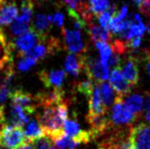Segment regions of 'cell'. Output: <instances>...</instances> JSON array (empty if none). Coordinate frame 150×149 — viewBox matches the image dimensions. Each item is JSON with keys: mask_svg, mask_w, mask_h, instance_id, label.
Segmentation results:
<instances>
[{"mask_svg": "<svg viewBox=\"0 0 150 149\" xmlns=\"http://www.w3.org/2000/svg\"><path fill=\"white\" fill-rule=\"evenodd\" d=\"M117 10H116V6L115 5H110L109 9L108 11H105V13H103L98 16V21L100 23V27H102L103 29H105L108 30V27L110 22H111V19L114 15L116 14Z\"/></svg>", "mask_w": 150, "mask_h": 149, "instance_id": "obj_23", "label": "cell"}, {"mask_svg": "<svg viewBox=\"0 0 150 149\" xmlns=\"http://www.w3.org/2000/svg\"><path fill=\"white\" fill-rule=\"evenodd\" d=\"M24 135L27 142H33V141L40 139L44 137V132H43L40 124L37 121L30 120V121L26 124L24 129Z\"/></svg>", "mask_w": 150, "mask_h": 149, "instance_id": "obj_17", "label": "cell"}, {"mask_svg": "<svg viewBox=\"0 0 150 149\" xmlns=\"http://www.w3.org/2000/svg\"><path fill=\"white\" fill-rule=\"evenodd\" d=\"M145 119H146L148 123H150V108L146 110V113H145Z\"/></svg>", "mask_w": 150, "mask_h": 149, "instance_id": "obj_36", "label": "cell"}, {"mask_svg": "<svg viewBox=\"0 0 150 149\" xmlns=\"http://www.w3.org/2000/svg\"><path fill=\"white\" fill-rule=\"evenodd\" d=\"M84 70L88 79L96 84L105 83V81L109 78V68L108 64L88 56H86Z\"/></svg>", "mask_w": 150, "mask_h": 149, "instance_id": "obj_3", "label": "cell"}, {"mask_svg": "<svg viewBox=\"0 0 150 149\" xmlns=\"http://www.w3.org/2000/svg\"><path fill=\"white\" fill-rule=\"evenodd\" d=\"M27 140L21 127L5 125L0 130V146L8 149H16Z\"/></svg>", "mask_w": 150, "mask_h": 149, "instance_id": "obj_5", "label": "cell"}, {"mask_svg": "<svg viewBox=\"0 0 150 149\" xmlns=\"http://www.w3.org/2000/svg\"><path fill=\"white\" fill-rule=\"evenodd\" d=\"M109 85H111L113 90H115V93L118 97L123 98L126 96L131 91L132 85L126 81L124 76L122 75L120 68H114L109 76Z\"/></svg>", "mask_w": 150, "mask_h": 149, "instance_id": "obj_11", "label": "cell"}, {"mask_svg": "<svg viewBox=\"0 0 150 149\" xmlns=\"http://www.w3.org/2000/svg\"><path fill=\"white\" fill-rule=\"evenodd\" d=\"M131 1H133L134 3L136 4V5L138 6V7H141V5L143 4V2H144V0H131Z\"/></svg>", "mask_w": 150, "mask_h": 149, "instance_id": "obj_35", "label": "cell"}, {"mask_svg": "<svg viewBox=\"0 0 150 149\" xmlns=\"http://www.w3.org/2000/svg\"><path fill=\"white\" fill-rule=\"evenodd\" d=\"M95 85L96 83H94L93 81L89 79L86 81H83L77 85V90H78V92L84 94V95H86V97H88L89 99L90 95H91V93L93 92L94 88H95Z\"/></svg>", "mask_w": 150, "mask_h": 149, "instance_id": "obj_26", "label": "cell"}, {"mask_svg": "<svg viewBox=\"0 0 150 149\" xmlns=\"http://www.w3.org/2000/svg\"><path fill=\"white\" fill-rule=\"evenodd\" d=\"M129 139L136 149H150V124L141 123L130 128Z\"/></svg>", "mask_w": 150, "mask_h": 149, "instance_id": "obj_6", "label": "cell"}, {"mask_svg": "<svg viewBox=\"0 0 150 149\" xmlns=\"http://www.w3.org/2000/svg\"><path fill=\"white\" fill-rule=\"evenodd\" d=\"M125 107L131 111L137 118H139L142 110H143L144 99L139 94H132L128 96L125 100H124Z\"/></svg>", "mask_w": 150, "mask_h": 149, "instance_id": "obj_18", "label": "cell"}, {"mask_svg": "<svg viewBox=\"0 0 150 149\" xmlns=\"http://www.w3.org/2000/svg\"><path fill=\"white\" fill-rule=\"evenodd\" d=\"M33 149H56L51 143V140L48 137H42L31 142Z\"/></svg>", "mask_w": 150, "mask_h": 149, "instance_id": "obj_28", "label": "cell"}, {"mask_svg": "<svg viewBox=\"0 0 150 149\" xmlns=\"http://www.w3.org/2000/svg\"><path fill=\"white\" fill-rule=\"evenodd\" d=\"M121 73L124 78L128 82V83L134 87L139 82V68L137 66V59L135 57L130 56L126 60L124 65L120 66Z\"/></svg>", "mask_w": 150, "mask_h": 149, "instance_id": "obj_13", "label": "cell"}, {"mask_svg": "<svg viewBox=\"0 0 150 149\" xmlns=\"http://www.w3.org/2000/svg\"><path fill=\"white\" fill-rule=\"evenodd\" d=\"M0 149H1V147H0Z\"/></svg>", "mask_w": 150, "mask_h": 149, "instance_id": "obj_40", "label": "cell"}, {"mask_svg": "<svg viewBox=\"0 0 150 149\" xmlns=\"http://www.w3.org/2000/svg\"><path fill=\"white\" fill-rule=\"evenodd\" d=\"M99 85H100L103 104H104L105 107L108 110L110 105L114 104V102H115L117 95H115V92H114L113 88H111V85L109 84L102 83V84H99Z\"/></svg>", "mask_w": 150, "mask_h": 149, "instance_id": "obj_19", "label": "cell"}, {"mask_svg": "<svg viewBox=\"0 0 150 149\" xmlns=\"http://www.w3.org/2000/svg\"><path fill=\"white\" fill-rule=\"evenodd\" d=\"M10 63H11V62H10ZM4 66H3V65H0V70H1V69H2V68H4Z\"/></svg>", "mask_w": 150, "mask_h": 149, "instance_id": "obj_38", "label": "cell"}, {"mask_svg": "<svg viewBox=\"0 0 150 149\" xmlns=\"http://www.w3.org/2000/svg\"><path fill=\"white\" fill-rule=\"evenodd\" d=\"M86 29H88V32L90 38L95 43L96 42L108 43L112 40V35L110 33V31L105 29H103L100 26H97L96 24H94V22L88 23L86 25Z\"/></svg>", "mask_w": 150, "mask_h": 149, "instance_id": "obj_16", "label": "cell"}, {"mask_svg": "<svg viewBox=\"0 0 150 149\" xmlns=\"http://www.w3.org/2000/svg\"><path fill=\"white\" fill-rule=\"evenodd\" d=\"M64 1L66 2L67 5L69 6V10L77 11L79 4H80V0H64Z\"/></svg>", "mask_w": 150, "mask_h": 149, "instance_id": "obj_32", "label": "cell"}, {"mask_svg": "<svg viewBox=\"0 0 150 149\" xmlns=\"http://www.w3.org/2000/svg\"><path fill=\"white\" fill-rule=\"evenodd\" d=\"M145 58H146V61H147V71H148V74L150 76V52H148L147 50H145Z\"/></svg>", "mask_w": 150, "mask_h": 149, "instance_id": "obj_34", "label": "cell"}, {"mask_svg": "<svg viewBox=\"0 0 150 149\" xmlns=\"http://www.w3.org/2000/svg\"><path fill=\"white\" fill-rule=\"evenodd\" d=\"M11 88L9 85H3L0 87V104H4L11 96Z\"/></svg>", "mask_w": 150, "mask_h": 149, "instance_id": "obj_29", "label": "cell"}, {"mask_svg": "<svg viewBox=\"0 0 150 149\" xmlns=\"http://www.w3.org/2000/svg\"><path fill=\"white\" fill-rule=\"evenodd\" d=\"M86 56V54H69L65 60L66 71L72 76H78L85 68Z\"/></svg>", "mask_w": 150, "mask_h": 149, "instance_id": "obj_15", "label": "cell"}, {"mask_svg": "<svg viewBox=\"0 0 150 149\" xmlns=\"http://www.w3.org/2000/svg\"><path fill=\"white\" fill-rule=\"evenodd\" d=\"M10 98L11 104L20 107L30 116H33L37 109V101L35 96H33L30 93L26 92L23 89H15L11 93Z\"/></svg>", "mask_w": 150, "mask_h": 149, "instance_id": "obj_8", "label": "cell"}, {"mask_svg": "<svg viewBox=\"0 0 150 149\" xmlns=\"http://www.w3.org/2000/svg\"><path fill=\"white\" fill-rule=\"evenodd\" d=\"M130 149H136V148H134V147H131V148H130Z\"/></svg>", "mask_w": 150, "mask_h": 149, "instance_id": "obj_39", "label": "cell"}, {"mask_svg": "<svg viewBox=\"0 0 150 149\" xmlns=\"http://www.w3.org/2000/svg\"><path fill=\"white\" fill-rule=\"evenodd\" d=\"M88 115H105L108 114V110L105 107L102 101L101 90L99 84L95 85L93 92L88 99Z\"/></svg>", "mask_w": 150, "mask_h": 149, "instance_id": "obj_14", "label": "cell"}, {"mask_svg": "<svg viewBox=\"0 0 150 149\" xmlns=\"http://www.w3.org/2000/svg\"><path fill=\"white\" fill-rule=\"evenodd\" d=\"M146 30H147V31L150 33V20H149V22H148V25H147V28H146Z\"/></svg>", "mask_w": 150, "mask_h": 149, "instance_id": "obj_37", "label": "cell"}, {"mask_svg": "<svg viewBox=\"0 0 150 149\" xmlns=\"http://www.w3.org/2000/svg\"><path fill=\"white\" fill-rule=\"evenodd\" d=\"M51 22L48 17V15L39 13L35 16L34 20V27L33 29L41 35H47L48 31L50 28Z\"/></svg>", "mask_w": 150, "mask_h": 149, "instance_id": "obj_20", "label": "cell"}, {"mask_svg": "<svg viewBox=\"0 0 150 149\" xmlns=\"http://www.w3.org/2000/svg\"><path fill=\"white\" fill-rule=\"evenodd\" d=\"M62 34L67 49L73 54H85L86 48L82 40L81 31L62 28Z\"/></svg>", "mask_w": 150, "mask_h": 149, "instance_id": "obj_7", "label": "cell"}, {"mask_svg": "<svg viewBox=\"0 0 150 149\" xmlns=\"http://www.w3.org/2000/svg\"><path fill=\"white\" fill-rule=\"evenodd\" d=\"M51 23H53L59 28H63L64 27V14L57 11L56 13L51 15Z\"/></svg>", "mask_w": 150, "mask_h": 149, "instance_id": "obj_30", "label": "cell"}, {"mask_svg": "<svg viewBox=\"0 0 150 149\" xmlns=\"http://www.w3.org/2000/svg\"><path fill=\"white\" fill-rule=\"evenodd\" d=\"M109 119L112 125L124 126V125H130L133 124L137 120V117L125 107L123 98L117 96L113 104Z\"/></svg>", "mask_w": 150, "mask_h": 149, "instance_id": "obj_4", "label": "cell"}, {"mask_svg": "<svg viewBox=\"0 0 150 149\" xmlns=\"http://www.w3.org/2000/svg\"><path fill=\"white\" fill-rule=\"evenodd\" d=\"M98 149H119L117 145H115L112 142H110L109 140L104 141L98 147Z\"/></svg>", "mask_w": 150, "mask_h": 149, "instance_id": "obj_31", "label": "cell"}, {"mask_svg": "<svg viewBox=\"0 0 150 149\" xmlns=\"http://www.w3.org/2000/svg\"><path fill=\"white\" fill-rule=\"evenodd\" d=\"M16 149H33V144L30 142H26L25 143H23L22 145H20Z\"/></svg>", "mask_w": 150, "mask_h": 149, "instance_id": "obj_33", "label": "cell"}, {"mask_svg": "<svg viewBox=\"0 0 150 149\" xmlns=\"http://www.w3.org/2000/svg\"><path fill=\"white\" fill-rule=\"evenodd\" d=\"M19 15L17 5L13 1L5 2L0 8V29L11 25Z\"/></svg>", "mask_w": 150, "mask_h": 149, "instance_id": "obj_12", "label": "cell"}, {"mask_svg": "<svg viewBox=\"0 0 150 149\" xmlns=\"http://www.w3.org/2000/svg\"><path fill=\"white\" fill-rule=\"evenodd\" d=\"M64 133L65 135L69 137L76 143H88L91 141V135L89 131H85L81 128L80 124L75 120H67L64 124Z\"/></svg>", "mask_w": 150, "mask_h": 149, "instance_id": "obj_10", "label": "cell"}, {"mask_svg": "<svg viewBox=\"0 0 150 149\" xmlns=\"http://www.w3.org/2000/svg\"><path fill=\"white\" fill-rule=\"evenodd\" d=\"M37 64V61L31 58L28 55L22 56V58L19 60L18 64H17V69L19 71H28L30 68H33L34 65Z\"/></svg>", "mask_w": 150, "mask_h": 149, "instance_id": "obj_27", "label": "cell"}, {"mask_svg": "<svg viewBox=\"0 0 150 149\" xmlns=\"http://www.w3.org/2000/svg\"><path fill=\"white\" fill-rule=\"evenodd\" d=\"M39 79L46 88L62 89L66 79V71L63 69H43L39 72Z\"/></svg>", "mask_w": 150, "mask_h": 149, "instance_id": "obj_9", "label": "cell"}, {"mask_svg": "<svg viewBox=\"0 0 150 149\" xmlns=\"http://www.w3.org/2000/svg\"><path fill=\"white\" fill-rule=\"evenodd\" d=\"M52 142L57 149H76L79 145L78 143L65 135V133L62 136L53 140Z\"/></svg>", "mask_w": 150, "mask_h": 149, "instance_id": "obj_22", "label": "cell"}, {"mask_svg": "<svg viewBox=\"0 0 150 149\" xmlns=\"http://www.w3.org/2000/svg\"><path fill=\"white\" fill-rule=\"evenodd\" d=\"M46 37L47 35L39 34L33 29V27H31L25 33H23L20 36L15 38L13 41V43H11V50L13 52L15 50L17 55L23 56L26 53L30 52L38 43H40Z\"/></svg>", "mask_w": 150, "mask_h": 149, "instance_id": "obj_2", "label": "cell"}, {"mask_svg": "<svg viewBox=\"0 0 150 149\" xmlns=\"http://www.w3.org/2000/svg\"><path fill=\"white\" fill-rule=\"evenodd\" d=\"M88 7L91 13L98 17L109 9L110 3L109 0H88Z\"/></svg>", "mask_w": 150, "mask_h": 149, "instance_id": "obj_21", "label": "cell"}, {"mask_svg": "<svg viewBox=\"0 0 150 149\" xmlns=\"http://www.w3.org/2000/svg\"><path fill=\"white\" fill-rule=\"evenodd\" d=\"M13 62V52L9 46L0 39V65L6 66Z\"/></svg>", "mask_w": 150, "mask_h": 149, "instance_id": "obj_25", "label": "cell"}, {"mask_svg": "<svg viewBox=\"0 0 150 149\" xmlns=\"http://www.w3.org/2000/svg\"><path fill=\"white\" fill-rule=\"evenodd\" d=\"M38 107L42 108L37 119L44 134L51 141L64 134V124L69 115V102L64 100L59 103L44 104Z\"/></svg>", "mask_w": 150, "mask_h": 149, "instance_id": "obj_1", "label": "cell"}, {"mask_svg": "<svg viewBox=\"0 0 150 149\" xmlns=\"http://www.w3.org/2000/svg\"><path fill=\"white\" fill-rule=\"evenodd\" d=\"M95 47H96V49L99 50V53H100L99 60L103 63L108 64V61L113 52L111 46L105 42H96Z\"/></svg>", "mask_w": 150, "mask_h": 149, "instance_id": "obj_24", "label": "cell"}]
</instances>
